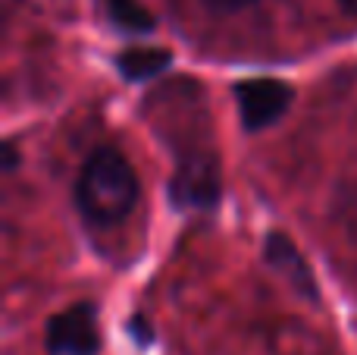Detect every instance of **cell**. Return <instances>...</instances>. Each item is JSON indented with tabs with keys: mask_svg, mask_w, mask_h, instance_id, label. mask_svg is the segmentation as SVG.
Listing matches in <instances>:
<instances>
[{
	"mask_svg": "<svg viewBox=\"0 0 357 355\" xmlns=\"http://www.w3.org/2000/svg\"><path fill=\"white\" fill-rule=\"evenodd\" d=\"M138 173L116 148H98L75 180V208L94 226H113L132 214L138 201Z\"/></svg>",
	"mask_w": 357,
	"mask_h": 355,
	"instance_id": "1",
	"label": "cell"
},
{
	"mask_svg": "<svg viewBox=\"0 0 357 355\" xmlns=\"http://www.w3.org/2000/svg\"><path fill=\"white\" fill-rule=\"evenodd\" d=\"M173 54L167 48H126L116 57V69L123 79L129 82H148L157 79L160 73H167Z\"/></svg>",
	"mask_w": 357,
	"mask_h": 355,
	"instance_id": "6",
	"label": "cell"
},
{
	"mask_svg": "<svg viewBox=\"0 0 357 355\" xmlns=\"http://www.w3.org/2000/svg\"><path fill=\"white\" fill-rule=\"evenodd\" d=\"M107 19H110L116 29L123 31H135V35H144V31H154V13L142 3V0H100Z\"/></svg>",
	"mask_w": 357,
	"mask_h": 355,
	"instance_id": "7",
	"label": "cell"
},
{
	"mask_svg": "<svg viewBox=\"0 0 357 355\" xmlns=\"http://www.w3.org/2000/svg\"><path fill=\"white\" fill-rule=\"evenodd\" d=\"M232 94H235V104H238L241 126L248 132H260L266 126L279 123L285 117V110L291 107V98H295L289 82L273 79V75L235 82Z\"/></svg>",
	"mask_w": 357,
	"mask_h": 355,
	"instance_id": "2",
	"label": "cell"
},
{
	"mask_svg": "<svg viewBox=\"0 0 357 355\" xmlns=\"http://www.w3.org/2000/svg\"><path fill=\"white\" fill-rule=\"evenodd\" d=\"M132 333H135V337H138V343H142V346H148L151 340H154V333H151V327L144 324L142 318H135V321H132Z\"/></svg>",
	"mask_w": 357,
	"mask_h": 355,
	"instance_id": "9",
	"label": "cell"
},
{
	"mask_svg": "<svg viewBox=\"0 0 357 355\" xmlns=\"http://www.w3.org/2000/svg\"><path fill=\"white\" fill-rule=\"evenodd\" d=\"M44 346L50 355H98L100 327L91 302H75V305L56 312L47 321Z\"/></svg>",
	"mask_w": 357,
	"mask_h": 355,
	"instance_id": "3",
	"label": "cell"
},
{
	"mask_svg": "<svg viewBox=\"0 0 357 355\" xmlns=\"http://www.w3.org/2000/svg\"><path fill=\"white\" fill-rule=\"evenodd\" d=\"M207 6H213V10H226V13H235V10H245V6H251L254 0H204Z\"/></svg>",
	"mask_w": 357,
	"mask_h": 355,
	"instance_id": "8",
	"label": "cell"
},
{
	"mask_svg": "<svg viewBox=\"0 0 357 355\" xmlns=\"http://www.w3.org/2000/svg\"><path fill=\"white\" fill-rule=\"evenodd\" d=\"M339 6L348 13V16H357V0H339Z\"/></svg>",
	"mask_w": 357,
	"mask_h": 355,
	"instance_id": "10",
	"label": "cell"
},
{
	"mask_svg": "<svg viewBox=\"0 0 357 355\" xmlns=\"http://www.w3.org/2000/svg\"><path fill=\"white\" fill-rule=\"evenodd\" d=\"M264 258H266V264H270V268L276 270L291 289H295V293L307 296L310 302L320 299V287H317L314 268H310L307 258L301 255V249L291 242V236L273 230L264 242Z\"/></svg>",
	"mask_w": 357,
	"mask_h": 355,
	"instance_id": "5",
	"label": "cell"
},
{
	"mask_svg": "<svg viewBox=\"0 0 357 355\" xmlns=\"http://www.w3.org/2000/svg\"><path fill=\"white\" fill-rule=\"evenodd\" d=\"M220 167H216L213 154L207 151H191L178 161L173 182H169V195L176 205L182 208H213L220 201Z\"/></svg>",
	"mask_w": 357,
	"mask_h": 355,
	"instance_id": "4",
	"label": "cell"
}]
</instances>
